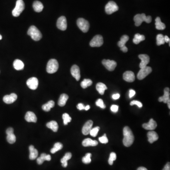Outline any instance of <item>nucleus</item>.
I'll return each instance as SVG.
<instances>
[{
    "label": "nucleus",
    "instance_id": "27",
    "mask_svg": "<svg viewBox=\"0 0 170 170\" xmlns=\"http://www.w3.org/2000/svg\"><path fill=\"white\" fill-rule=\"evenodd\" d=\"M33 7L34 11L37 12H41L43 9V6L42 2L38 1L34 2L33 4Z\"/></svg>",
    "mask_w": 170,
    "mask_h": 170
},
{
    "label": "nucleus",
    "instance_id": "44",
    "mask_svg": "<svg viewBox=\"0 0 170 170\" xmlns=\"http://www.w3.org/2000/svg\"><path fill=\"white\" fill-rule=\"evenodd\" d=\"M99 140L100 142H101V143H103V144H106L108 142V140L107 138L106 137V134H104V135L103 136L100 137L99 138Z\"/></svg>",
    "mask_w": 170,
    "mask_h": 170
},
{
    "label": "nucleus",
    "instance_id": "3",
    "mask_svg": "<svg viewBox=\"0 0 170 170\" xmlns=\"http://www.w3.org/2000/svg\"><path fill=\"white\" fill-rule=\"evenodd\" d=\"M27 34L30 36L33 40L36 41H39L42 37L41 33L35 26H31L29 27Z\"/></svg>",
    "mask_w": 170,
    "mask_h": 170
},
{
    "label": "nucleus",
    "instance_id": "15",
    "mask_svg": "<svg viewBox=\"0 0 170 170\" xmlns=\"http://www.w3.org/2000/svg\"><path fill=\"white\" fill-rule=\"evenodd\" d=\"M157 123L153 119H151L149 123H144L142 125V127L146 130H153L157 127Z\"/></svg>",
    "mask_w": 170,
    "mask_h": 170
},
{
    "label": "nucleus",
    "instance_id": "46",
    "mask_svg": "<svg viewBox=\"0 0 170 170\" xmlns=\"http://www.w3.org/2000/svg\"><path fill=\"white\" fill-rule=\"evenodd\" d=\"M119 109V107L117 105H112L111 107V110L114 113H117Z\"/></svg>",
    "mask_w": 170,
    "mask_h": 170
},
{
    "label": "nucleus",
    "instance_id": "29",
    "mask_svg": "<svg viewBox=\"0 0 170 170\" xmlns=\"http://www.w3.org/2000/svg\"><path fill=\"white\" fill-rule=\"evenodd\" d=\"M69 98V96L65 94H63L60 95V98L59 99L58 105L60 106H64L66 104V102Z\"/></svg>",
    "mask_w": 170,
    "mask_h": 170
},
{
    "label": "nucleus",
    "instance_id": "19",
    "mask_svg": "<svg viewBox=\"0 0 170 170\" xmlns=\"http://www.w3.org/2000/svg\"><path fill=\"white\" fill-rule=\"evenodd\" d=\"M124 80L128 82H132L135 79L134 73L131 71H127L124 73L123 75Z\"/></svg>",
    "mask_w": 170,
    "mask_h": 170
},
{
    "label": "nucleus",
    "instance_id": "33",
    "mask_svg": "<svg viewBox=\"0 0 170 170\" xmlns=\"http://www.w3.org/2000/svg\"><path fill=\"white\" fill-rule=\"evenodd\" d=\"M54 104H55V103H54V101L51 100L46 104L43 105L42 108V109L46 112H49L51 108H52L54 107Z\"/></svg>",
    "mask_w": 170,
    "mask_h": 170
},
{
    "label": "nucleus",
    "instance_id": "56",
    "mask_svg": "<svg viewBox=\"0 0 170 170\" xmlns=\"http://www.w3.org/2000/svg\"><path fill=\"white\" fill-rule=\"evenodd\" d=\"M2 39V36L0 35V40H1Z\"/></svg>",
    "mask_w": 170,
    "mask_h": 170
},
{
    "label": "nucleus",
    "instance_id": "11",
    "mask_svg": "<svg viewBox=\"0 0 170 170\" xmlns=\"http://www.w3.org/2000/svg\"><path fill=\"white\" fill-rule=\"evenodd\" d=\"M57 27L61 30L64 31L67 28V22L65 17L61 16L58 19Z\"/></svg>",
    "mask_w": 170,
    "mask_h": 170
},
{
    "label": "nucleus",
    "instance_id": "10",
    "mask_svg": "<svg viewBox=\"0 0 170 170\" xmlns=\"http://www.w3.org/2000/svg\"><path fill=\"white\" fill-rule=\"evenodd\" d=\"M102 64L106 68V69L111 72L114 71L117 66V63L113 60L104 59L102 61Z\"/></svg>",
    "mask_w": 170,
    "mask_h": 170
},
{
    "label": "nucleus",
    "instance_id": "5",
    "mask_svg": "<svg viewBox=\"0 0 170 170\" xmlns=\"http://www.w3.org/2000/svg\"><path fill=\"white\" fill-rule=\"evenodd\" d=\"M59 68V63L55 59H51L47 64V71L48 73L53 74L56 72Z\"/></svg>",
    "mask_w": 170,
    "mask_h": 170
},
{
    "label": "nucleus",
    "instance_id": "30",
    "mask_svg": "<svg viewBox=\"0 0 170 170\" xmlns=\"http://www.w3.org/2000/svg\"><path fill=\"white\" fill-rule=\"evenodd\" d=\"M96 89L100 94L103 95L104 94L105 90L107 89V88L104 84L102 82H99L96 85Z\"/></svg>",
    "mask_w": 170,
    "mask_h": 170
},
{
    "label": "nucleus",
    "instance_id": "8",
    "mask_svg": "<svg viewBox=\"0 0 170 170\" xmlns=\"http://www.w3.org/2000/svg\"><path fill=\"white\" fill-rule=\"evenodd\" d=\"M152 71V68L149 66H146L145 67L141 68L138 73L137 78L139 80H142L151 73Z\"/></svg>",
    "mask_w": 170,
    "mask_h": 170
},
{
    "label": "nucleus",
    "instance_id": "42",
    "mask_svg": "<svg viewBox=\"0 0 170 170\" xmlns=\"http://www.w3.org/2000/svg\"><path fill=\"white\" fill-rule=\"evenodd\" d=\"M100 130L99 127H96L91 129V130L90 131V134L91 136L93 137H95L98 135V132Z\"/></svg>",
    "mask_w": 170,
    "mask_h": 170
},
{
    "label": "nucleus",
    "instance_id": "24",
    "mask_svg": "<svg viewBox=\"0 0 170 170\" xmlns=\"http://www.w3.org/2000/svg\"><path fill=\"white\" fill-rule=\"evenodd\" d=\"M98 144V143L97 140H93L89 138L85 139L82 142V145L85 147L97 146Z\"/></svg>",
    "mask_w": 170,
    "mask_h": 170
},
{
    "label": "nucleus",
    "instance_id": "12",
    "mask_svg": "<svg viewBox=\"0 0 170 170\" xmlns=\"http://www.w3.org/2000/svg\"><path fill=\"white\" fill-rule=\"evenodd\" d=\"M7 140L10 144H13L15 143L16 140V136L14 134V130L13 128H9L6 130Z\"/></svg>",
    "mask_w": 170,
    "mask_h": 170
},
{
    "label": "nucleus",
    "instance_id": "16",
    "mask_svg": "<svg viewBox=\"0 0 170 170\" xmlns=\"http://www.w3.org/2000/svg\"><path fill=\"white\" fill-rule=\"evenodd\" d=\"M17 98V95L16 94L12 93L9 95H5L3 97V101L7 104H11L16 101Z\"/></svg>",
    "mask_w": 170,
    "mask_h": 170
},
{
    "label": "nucleus",
    "instance_id": "20",
    "mask_svg": "<svg viewBox=\"0 0 170 170\" xmlns=\"http://www.w3.org/2000/svg\"><path fill=\"white\" fill-rule=\"evenodd\" d=\"M170 88H166L164 89V95L162 97H160L158 99V101L160 102H163L165 104H167V102L170 100Z\"/></svg>",
    "mask_w": 170,
    "mask_h": 170
},
{
    "label": "nucleus",
    "instance_id": "14",
    "mask_svg": "<svg viewBox=\"0 0 170 170\" xmlns=\"http://www.w3.org/2000/svg\"><path fill=\"white\" fill-rule=\"evenodd\" d=\"M139 57L141 60V63L140 64V69L147 66L150 62V58L149 55L147 54H140L139 55Z\"/></svg>",
    "mask_w": 170,
    "mask_h": 170
},
{
    "label": "nucleus",
    "instance_id": "55",
    "mask_svg": "<svg viewBox=\"0 0 170 170\" xmlns=\"http://www.w3.org/2000/svg\"><path fill=\"white\" fill-rule=\"evenodd\" d=\"M167 104H168V107L169 109L170 108V100H169V101L167 102Z\"/></svg>",
    "mask_w": 170,
    "mask_h": 170
},
{
    "label": "nucleus",
    "instance_id": "37",
    "mask_svg": "<svg viewBox=\"0 0 170 170\" xmlns=\"http://www.w3.org/2000/svg\"><path fill=\"white\" fill-rule=\"evenodd\" d=\"M92 83H93V82H92L91 79H84L81 82L80 85H81V87H82L83 88L85 89L86 88H88V87L91 86Z\"/></svg>",
    "mask_w": 170,
    "mask_h": 170
},
{
    "label": "nucleus",
    "instance_id": "18",
    "mask_svg": "<svg viewBox=\"0 0 170 170\" xmlns=\"http://www.w3.org/2000/svg\"><path fill=\"white\" fill-rule=\"evenodd\" d=\"M93 125V122L91 120H88L82 128V132L84 135H87L90 133V130L92 129V126Z\"/></svg>",
    "mask_w": 170,
    "mask_h": 170
},
{
    "label": "nucleus",
    "instance_id": "54",
    "mask_svg": "<svg viewBox=\"0 0 170 170\" xmlns=\"http://www.w3.org/2000/svg\"><path fill=\"white\" fill-rule=\"evenodd\" d=\"M90 108V105H88L85 107V110L86 111L88 110Z\"/></svg>",
    "mask_w": 170,
    "mask_h": 170
},
{
    "label": "nucleus",
    "instance_id": "48",
    "mask_svg": "<svg viewBox=\"0 0 170 170\" xmlns=\"http://www.w3.org/2000/svg\"><path fill=\"white\" fill-rule=\"evenodd\" d=\"M85 106L84 104H82V103H79L77 106V108L79 110H85Z\"/></svg>",
    "mask_w": 170,
    "mask_h": 170
},
{
    "label": "nucleus",
    "instance_id": "45",
    "mask_svg": "<svg viewBox=\"0 0 170 170\" xmlns=\"http://www.w3.org/2000/svg\"><path fill=\"white\" fill-rule=\"evenodd\" d=\"M130 105H136L139 108H141L143 106V104L140 101H136V100H134V101H131L130 103Z\"/></svg>",
    "mask_w": 170,
    "mask_h": 170
},
{
    "label": "nucleus",
    "instance_id": "6",
    "mask_svg": "<svg viewBox=\"0 0 170 170\" xmlns=\"http://www.w3.org/2000/svg\"><path fill=\"white\" fill-rule=\"evenodd\" d=\"M77 25L79 29L84 33H86L89 30L90 25L87 20L83 18H79L77 20Z\"/></svg>",
    "mask_w": 170,
    "mask_h": 170
},
{
    "label": "nucleus",
    "instance_id": "23",
    "mask_svg": "<svg viewBox=\"0 0 170 170\" xmlns=\"http://www.w3.org/2000/svg\"><path fill=\"white\" fill-rule=\"evenodd\" d=\"M29 159L32 160H35L37 157L38 155V151L35 149L33 146L31 145L29 147Z\"/></svg>",
    "mask_w": 170,
    "mask_h": 170
},
{
    "label": "nucleus",
    "instance_id": "2",
    "mask_svg": "<svg viewBox=\"0 0 170 170\" xmlns=\"http://www.w3.org/2000/svg\"><path fill=\"white\" fill-rule=\"evenodd\" d=\"M134 21L136 26L139 27L144 21L147 23H151V22L152 21V17L150 16H146L144 13L138 14L136 15L134 17Z\"/></svg>",
    "mask_w": 170,
    "mask_h": 170
},
{
    "label": "nucleus",
    "instance_id": "35",
    "mask_svg": "<svg viewBox=\"0 0 170 170\" xmlns=\"http://www.w3.org/2000/svg\"><path fill=\"white\" fill-rule=\"evenodd\" d=\"M129 39V36H127V35H123L120 38V41L118 42V46L120 48L124 47V46H125V43H127Z\"/></svg>",
    "mask_w": 170,
    "mask_h": 170
},
{
    "label": "nucleus",
    "instance_id": "1",
    "mask_svg": "<svg viewBox=\"0 0 170 170\" xmlns=\"http://www.w3.org/2000/svg\"><path fill=\"white\" fill-rule=\"evenodd\" d=\"M124 138L123 143L126 147L132 145L134 140V136L131 129L129 127H125L123 129Z\"/></svg>",
    "mask_w": 170,
    "mask_h": 170
},
{
    "label": "nucleus",
    "instance_id": "39",
    "mask_svg": "<svg viewBox=\"0 0 170 170\" xmlns=\"http://www.w3.org/2000/svg\"><path fill=\"white\" fill-rule=\"evenodd\" d=\"M63 123L64 124L66 125L68 123H70L72 120V118L70 117L68 114L67 113H64L63 115Z\"/></svg>",
    "mask_w": 170,
    "mask_h": 170
},
{
    "label": "nucleus",
    "instance_id": "40",
    "mask_svg": "<svg viewBox=\"0 0 170 170\" xmlns=\"http://www.w3.org/2000/svg\"><path fill=\"white\" fill-rule=\"evenodd\" d=\"M91 153H87L84 157H83L82 162L84 164H90L91 162Z\"/></svg>",
    "mask_w": 170,
    "mask_h": 170
},
{
    "label": "nucleus",
    "instance_id": "38",
    "mask_svg": "<svg viewBox=\"0 0 170 170\" xmlns=\"http://www.w3.org/2000/svg\"><path fill=\"white\" fill-rule=\"evenodd\" d=\"M165 36L162 34H158L156 36V43L157 46L164 45L165 43Z\"/></svg>",
    "mask_w": 170,
    "mask_h": 170
},
{
    "label": "nucleus",
    "instance_id": "50",
    "mask_svg": "<svg viewBox=\"0 0 170 170\" xmlns=\"http://www.w3.org/2000/svg\"><path fill=\"white\" fill-rule=\"evenodd\" d=\"M162 170H170V162H167L166 165L165 166L164 169Z\"/></svg>",
    "mask_w": 170,
    "mask_h": 170
},
{
    "label": "nucleus",
    "instance_id": "21",
    "mask_svg": "<svg viewBox=\"0 0 170 170\" xmlns=\"http://www.w3.org/2000/svg\"><path fill=\"white\" fill-rule=\"evenodd\" d=\"M147 138H148V141L150 143H154L155 141H157L159 136L156 132L154 131H149L147 133Z\"/></svg>",
    "mask_w": 170,
    "mask_h": 170
},
{
    "label": "nucleus",
    "instance_id": "28",
    "mask_svg": "<svg viewBox=\"0 0 170 170\" xmlns=\"http://www.w3.org/2000/svg\"><path fill=\"white\" fill-rule=\"evenodd\" d=\"M13 67L17 71H21L24 69V63L21 60L16 59L13 62Z\"/></svg>",
    "mask_w": 170,
    "mask_h": 170
},
{
    "label": "nucleus",
    "instance_id": "49",
    "mask_svg": "<svg viewBox=\"0 0 170 170\" xmlns=\"http://www.w3.org/2000/svg\"><path fill=\"white\" fill-rule=\"evenodd\" d=\"M120 97V95L119 94H115L112 95V98L114 100L118 99Z\"/></svg>",
    "mask_w": 170,
    "mask_h": 170
},
{
    "label": "nucleus",
    "instance_id": "51",
    "mask_svg": "<svg viewBox=\"0 0 170 170\" xmlns=\"http://www.w3.org/2000/svg\"><path fill=\"white\" fill-rule=\"evenodd\" d=\"M120 50L123 51V52L126 53L127 52H128V48L126 47V46H124V47H120Z\"/></svg>",
    "mask_w": 170,
    "mask_h": 170
},
{
    "label": "nucleus",
    "instance_id": "26",
    "mask_svg": "<svg viewBox=\"0 0 170 170\" xmlns=\"http://www.w3.org/2000/svg\"><path fill=\"white\" fill-rule=\"evenodd\" d=\"M72 157V154L71 153L68 152L65 154V156L61 160V162L63 167L64 168L67 167L68 165V161Z\"/></svg>",
    "mask_w": 170,
    "mask_h": 170
},
{
    "label": "nucleus",
    "instance_id": "4",
    "mask_svg": "<svg viewBox=\"0 0 170 170\" xmlns=\"http://www.w3.org/2000/svg\"><path fill=\"white\" fill-rule=\"evenodd\" d=\"M25 9V3L23 0H18L16 3V6L12 11L13 16L17 17L21 15Z\"/></svg>",
    "mask_w": 170,
    "mask_h": 170
},
{
    "label": "nucleus",
    "instance_id": "9",
    "mask_svg": "<svg viewBox=\"0 0 170 170\" xmlns=\"http://www.w3.org/2000/svg\"><path fill=\"white\" fill-rule=\"evenodd\" d=\"M104 43L103 37L101 35H96L94 37L90 42V46L91 47H100Z\"/></svg>",
    "mask_w": 170,
    "mask_h": 170
},
{
    "label": "nucleus",
    "instance_id": "22",
    "mask_svg": "<svg viewBox=\"0 0 170 170\" xmlns=\"http://www.w3.org/2000/svg\"><path fill=\"white\" fill-rule=\"evenodd\" d=\"M25 119L29 123H36L37 121V117L35 114L30 111L26 113Z\"/></svg>",
    "mask_w": 170,
    "mask_h": 170
},
{
    "label": "nucleus",
    "instance_id": "43",
    "mask_svg": "<svg viewBox=\"0 0 170 170\" xmlns=\"http://www.w3.org/2000/svg\"><path fill=\"white\" fill-rule=\"evenodd\" d=\"M95 104H96L97 106L100 107L102 109H104L106 107V106H105V104H104L103 100L101 99H98L96 101Z\"/></svg>",
    "mask_w": 170,
    "mask_h": 170
},
{
    "label": "nucleus",
    "instance_id": "7",
    "mask_svg": "<svg viewBox=\"0 0 170 170\" xmlns=\"http://www.w3.org/2000/svg\"><path fill=\"white\" fill-rule=\"evenodd\" d=\"M119 10L117 4L114 1H110L105 7V11L107 14H112Z\"/></svg>",
    "mask_w": 170,
    "mask_h": 170
},
{
    "label": "nucleus",
    "instance_id": "53",
    "mask_svg": "<svg viewBox=\"0 0 170 170\" xmlns=\"http://www.w3.org/2000/svg\"><path fill=\"white\" fill-rule=\"evenodd\" d=\"M137 170H147V169L145 167H140L137 169Z\"/></svg>",
    "mask_w": 170,
    "mask_h": 170
},
{
    "label": "nucleus",
    "instance_id": "25",
    "mask_svg": "<svg viewBox=\"0 0 170 170\" xmlns=\"http://www.w3.org/2000/svg\"><path fill=\"white\" fill-rule=\"evenodd\" d=\"M51 160V156L50 155H47L45 153H43L41 155L40 157L37 159V162L38 165H41L45 161H50Z\"/></svg>",
    "mask_w": 170,
    "mask_h": 170
},
{
    "label": "nucleus",
    "instance_id": "41",
    "mask_svg": "<svg viewBox=\"0 0 170 170\" xmlns=\"http://www.w3.org/2000/svg\"><path fill=\"white\" fill-rule=\"evenodd\" d=\"M116 154L114 152H112L110 155L109 158L108 162L110 165H113L114 161L116 160Z\"/></svg>",
    "mask_w": 170,
    "mask_h": 170
},
{
    "label": "nucleus",
    "instance_id": "32",
    "mask_svg": "<svg viewBox=\"0 0 170 170\" xmlns=\"http://www.w3.org/2000/svg\"><path fill=\"white\" fill-rule=\"evenodd\" d=\"M47 126L48 128L51 129L53 132H57L58 130V125L56 121L54 120L50 121L47 124Z\"/></svg>",
    "mask_w": 170,
    "mask_h": 170
},
{
    "label": "nucleus",
    "instance_id": "52",
    "mask_svg": "<svg viewBox=\"0 0 170 170\" xmlns=\"http://www.w3.org/2000/svg\"><path fill=\"white\" fill-rule=\"evenodd\" d=\"M165 42L169 43L170 42V39L169 37L167 36H165Z\"/></svg>",
    "mask_w": 170,
    "mask_h": 170
},
{
    "label": "nucleus",
    "instance_id": "47",
    "mask_svg": "<svg viewBox=\"0 0 170 170\" xmlns=\"http://www.w3.org/2000/svg\"><path fill=\"white\" fill-rule=\"evenodd\" d=\"M136 92L135 90H133V89H130V91H129V97L131 98L132 97L134 96Z\"/></svg>",
    "mask_w": 170,
    "mask_h": 170
},
{
    "label": "nucleus",
    "instance_id": "36",
    "mask_svg": "<svg viewBox=\"0 0 170 170\" xmlns=\"http://www.w3.org/2000/svg\"><path fill=\"white\" fill-rule=\"evenodd\" d=\"M63 145L62 143L57 142L54 144V146L52 149H51V152L52 154H54L58 151L60 150L63 149Z\"/></svg>",
    "mask_w": 170,
    "mask_h": 170
},
{
    "label": "nucleus",
    "instance_id": "34",
    "mask_svg": "<svg viewBox=\"0 0 170 170\" xmlns=\"http://www.w3.org/2000/svg\"><path fill=\"white\" fill-rule=\"evenodd\" d=\"M145 37L144 35H141L138 33L135 35L133 39V42L134 43L138 45L140 42L145 40Z\"/></svg>",
    "mask_w": 170,
    "mask_h": 170
},
{
    "label": "nucleus",
    "instance_id": "31",
    "mask_svg": "<svg viewBox=\"0 0 170 170\" xmlns=\"http://www.w3.org/2000/svg\"><path fill=\"white\" fill-rule=\"evenodd\" d=\"M155 21H156V23H155L156 28V29L162 30H164L165 28V25L161 21L160 18L159 17L156 18Z\"/></svg>",
    "mask_w": 170,
    "mask_h": 170
},
{
    "label": "nucleus",
    "instance_id": "17",
    "mask_svg": "<svg viewBox=\"0 0 170 170\" xmlns=\"http://www.w3.org/2000/svg\"><path fill=\"white\" fill-rule=\"evenodd\" d=\"M71 72L72 76L75 78V79L79 81L80 79V69L78 66L74 65L72 66L71 69Z\"/></svg>",
    "mask_w": 170,
    "mask_h": 170
},
{
    "label": "nucleus",
    "instance_id": "13",
    "mask_svg": "<svg viewBox=\"0 0 170 170\" xmlns=\"http://www.w3.org/2000/svg\"><path fill=\"white\" fill-rule=\"evenodd\" d=\"M27 85L30 89L36 90L38 86V79L35 77L31 78L27 81Z\"/></svg>",
    "mask_w": 170,
    "mask_h": 170
}]
</instances>
